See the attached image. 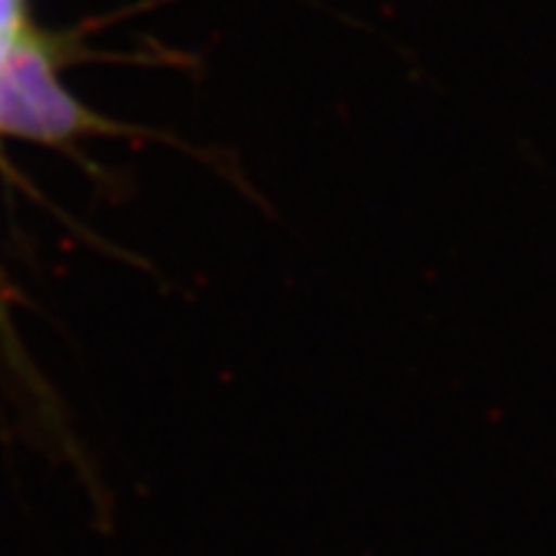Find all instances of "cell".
<instances>
[{"label": "cell", "instance_id": "cell-3", "mask_svg": "<svg viewBox=\"0 0 556 556\" xmlns=\"http://www.w3.org/2000/svg\"><path fill=\"white\" fill-rule=\"evenodd\" d=\"M0 331H3V339H7V345H17V337L12 331V323H9V311H7V286L0 280Z\"/></svg>", "mask_w": 556, "mask_h": 556}, {"label": "cell", "instance_id": "cell-1", "mask_svg": "<svg viewBox=\"0 0 556 556\" xmlns=\"http://www.w3.org/2000/svg\"><path fill=\"white\" fill-rule=\"evenodd\" d=\"M56 54L35 28L0 60V134L63 144L113 134V122L85 108L56 77Z\"/></svg>", "mask_w": 556, "mask_h": 556}, {"label": "cell", "instance_id": "cell-2", "mask_svg": "<svg viewBox=\"0 0 556 556\" xmlns=\"http://www.w3.org/2000/svg\"><path fill=\"white\" fill-rule=\"evenodd\" d=\"M31 31L26 17V0H0V60Z\"/></svg>", "mask_w": 556, "mask_h": 556}]
</instances>
